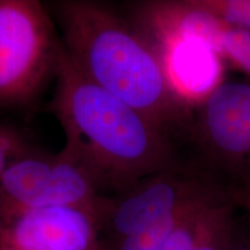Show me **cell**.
I'll return each instance as SVG.
<instances>
[{
    "label": "cell",
    "mask_w": 250,
    "mask_h": 250,
    "mask_svg": "<svg viewBox=\"0 0 250 250\" xmlns=\"http://www.w3.org/2000/svg\"><path fill=\"white\" fill-rule=\"evenodd\" d=\"M64 52L81 74L168 134L189 121L190 107L174 88L160 50L107 6L86 0L51 5Z\"/></svg>",
    "instance_id": "1"
},
{
    "label": "cell",
    "mask_w": 250,
    "mask_h": 250,
    "mask_svg": "<svg viewBox=\"0 0 250 250\" xmlns=\"http://www.w3.org/2000/svg\"><path fill=\"white\" fill-rule=\"evenodd\" d=\"M51 110L64 129L65 149L99 183L123 191L173 168L168 134L77 70L62 43Z\"/></svg>",
    "instance_id": "2"
},
{
    "label": "cell",
    "mask_w": 250,
    "mask_h": 250,
    "mask_svg": "<svg viewBox=\"0 0 250 250\" xmlns=\"http://www.w3.org/2000/svg\"><path fill=\"white\" fill-rule=\"evenodd\" d=\"M61 40L35 0H0V105L28 102L55 74Z\"/></svg>",
    "instance_id": "3"
},
{
    "label": "cell",
    "mask_w": 250,
    "mask_h": 250,
    "mask_svg": "<svg viewBox=\"0 0 250 250\" xmlns=\"http://www.w3.org/2000/svg\"><path fill=\"white\" fill-rule=\"evenodd\" d=\"M101 189L94 176L71 154L33 149L0 174V212L73 205L94 212Z\"/></svg>",
    "instance_id": "4"
},
{
    "label": "cell",
    "mask_w": 250,
    "mask_h": 250,
    "mask_svg": "<svg viewBox=\"0 0 250 250\" xmlns=\"http://www.w3.org/2000/svg\"><path fill=\"white\" fill-rule=\"evenodd\" d=\"M195 134L212 160L250 183V83L220 81L198 103Z\"/></svg>",
    "instance_id": "5"
},
{
    "label": "cell",
    "mask_w": 250,
    "mask_h": 250,
    "mask_svg": "<svg viewBox=\"0 0 250 250\" xmlns=\"http://www.w3.org/2000/svg\"><path fill=\"white\" fill-rule=\"evenodd\" d=\"M212 187L214 184L171 168L140 180L121 191L115 201L100 198L94 213L103 212L121 240L176 211Z\"/></svg>",
    "instance_id": "6"
},
{
    "label": "cell",
    "mask_w": 250,
    "mask_h": 250,
    "mask_svg": "<svg viewBox=\"0 0 250 250\" xmlns=\"http://www.w3.org/2000/svg\"><path fill=\"white\" fill-rule=\"evenodd\" d=\"M5 239L13 250H98L93 211L73 205L23 212Z\"/></svg>",
    "instance_id": "7"
},
{
    "label": "cell",
    "mask_w": 250,
    "mask_h": 250,
    "mask_svg": "<svg viewBox=\"0 0 250 250\" xmlns=\"http://www.w3.org/2000/svg\"><path fill=\"white\" fill-rule=\"evenodd\" d=\"M235 208L214 186L190 203L161 250H228L236 232Z\"/></svg>",
    "instance_id": "8"
},
{
    "label": "cell",
    "mask_w": 250,
    "mask_h": 250,
    "mask_svg": "<svg viewBox=\"0 0 250 250\" xmlns=\"http://www.w3.org/2000/svg\"><path fill=\"white\" fill-rule=\"evenodd\" d=\"M154 44L160 50L174 88L189 104L201 102L221 81L217 80L220 77L218 62L220 57L202 43L166 41Z\"/></svg>",
    "instance_id": "9"
},
{
    "label": "cell",
    "mask_w": 250,
    "mask_h": 250,
    "mask_svg": "<svg viewBox=\"0 0 250 250\" xmlns=\"http://www.w3.org/2000/svg\"><path fill=\"white\" fill-rule=\"evenodd\" d=\"M192 201L184 204L182 208H177L176 211L160 218L148 226L144 227L130 235L124 236L123 239L120 240L118 250H161L169 234L180 223L187 208Z\"/></svg>",
    "instance_id": "10"
},
{
    "label": "cell",
    "mask_w": 250,
    "mask_h": 250,
    "mask_svg": "<svg viewBox=\"0 0 250 250\" xmlns=\"http://www.w3.org/2000/svg\"><path fill=\"white\" fill-rule=\"evenodd\" d=\"M215 54L229 61L250 77V29L224 21L217 40Z\"/></svg>",
    "instance_id": "11"
},
{
    "label": "cell",
    "mask_w": 250,
    "mask_h": 250,
    "mask_svg": "<svg viewBox=\"0 0 250 250\" xmlns=\"http://www.w3.org/2000/svg\"><path fill=\"white\" fill-rule=\"evenodd\" d=\"M192 7L250 29V0H187Z\"/></svg>",
    "instance_id": "12"
},
{
    "label": "cell",
    "mask_w": 250,
    "mask_h": 250,
    "mask_svg": "<svg viewBox=\"0 0 250 250\" xmlns=\"http://www.w3.org/2000/svg\"><path fill=\"white\" fill-rule=\"evenodd\" d=\"M35 148L22 130L0 122V174L9 164Z\"/></svg>",
    "instance_id": "13"
},
{
    "label": "cell",
    "mask_w": 250,
    "mask_h": 250,
    "mask_svg": "<svg viewBox=\"0 0 250 250\" xmlns=\"http://www.w3.org/2000/svg\"><path fill=\"white\" fill-rule=\"evenodd\" d=\"M228 198L233 202L236 208H241L245 212L250 230V183L234 184L226 190Z\"/></svg>",
    "instance_id": "14"
},
{
    "label": "cell",
    "mask_w": 250,
    "mask_h": 250,
    "mask_svg": "<svg viewBox=\"0 0 250 250\" xmlns=\"http://www.w3.org/2000/svg\"><path fill=\"white\" fill-rule=\"evenodd\" d=\"M228 250H250V237L241 236L239 232H235L234 239Z\"/></svg>",
    "instance_id": "15"
}]
</instances>
